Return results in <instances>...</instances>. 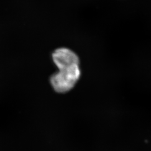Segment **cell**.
Returning a JSON list of instances; mask_svg holds the SVG:
<instances>
[{
	"label": "cell",
	"mask_w": 151,
	"mask_h": 151,
	"mask_svg": "<svg viewBox=\"0 0 151 151\" xmlns=\"http://www.w3.org/2000/svg\"><path fill=\"white\" fill-rule=\"evenodd\" d=\"M59 72L52 76L50 82L55 91L64 93L75 85L80 77V60L75 53L67 48H60L52 54Z\"/></svg>",
	"instance_id": "cell-1"
}]
</instances>
